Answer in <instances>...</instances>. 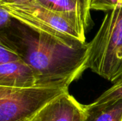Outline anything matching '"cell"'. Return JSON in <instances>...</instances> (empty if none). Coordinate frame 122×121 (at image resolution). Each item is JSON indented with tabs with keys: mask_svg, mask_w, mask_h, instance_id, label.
Instances as JSON below:
<instances>
[{
	"mask_svg": "<svg viewBox=\"0 0 122 121\" xmlns=\"http://www.w3.org/2000/svg\"><path fill=\"white\" fill-rule=\"evenodd\" d=\"M69 86H35L28 88L0 86V121H31Z\"/></svg>",
	"mask_w": 122,
	"mask_h": 121,
	"instance_id": "cell-4",
	"label": "cell"
},
{
	"mask_svg": "<svg viewBox=\"0 0 122 121\" xmlns=\"http://www.w3.org/2000/svg\"><path fill=\"white\" fill-rule=\"evenodd\" d=\"M0 40L14 48L21 59L34 70L36 86H69L86 70L87 44L82 47L71 48L17 21L0 31Z\"/></svg>",
	"mask_w": 122,
	"mask_h": 121,
	"instance_id": "cell-1",
	"label": "cell"
},
{
	"mask_svg": "<svg viewBox=\"0 0 122 121\" xmlns=\"http://www.w3.org/2000/svg\"><path fill=\"white\" fill-rule=\"evenodd\" d=\"M87 44L86 69L114 83L122 76V0L114 10L107 13Z\"/></svg>",
	"mask_w": 122,
	"mask_h": 121,
	"instance_id": "cell-3",
	"label": "cell"
},
{
	"mask_svg": "<svg viewBox=\"0 0 122 121\" xmlns=\"http://www.w3.org/2000/svg\"><path fill=\"white\" fill-rule=\"evenodd\" d=\"M20 60H21V58L16 49L3 40H0V65Z\"/></svg>",
	"mask_w": 122,
	"mask_h": 121,
	"instance_id": "cell-10",
	"label": "cell"
},
{
	"mask_svg": "<svg viewBox=\"0 0 122 121\" xmlns=\"http://www.w3.org/2000/svg\"><path fill=\"white\" fill-rule=\"evenodd\" d=\"M84 121H122V100L99 108L85 107Z\"/></svg>",
	"mask_w": 122,
	"mask_h": 121,
	"instance_id": "cell-8",
	"label": "cell"
},
{
	"mask_svg": "<svg viewBox=\"0 0 122 121\" xmlns=\"http://www.w3.org/2000/svg\"><path fill=\"white\" fill-rule=\"evenodd\" d=\"M84 106L67 92L50 103L31 121H74Z\"/></svg>",
	"mask_w": 122,
	"mask_h": 121,
	"instance_id": "cell-6",
	"label": "cell"
},
{
	"mask_svg": "<svg viewBox=\"0 0 122 121\" xmlns=\"http://www.w3.org/2000/svg\"><path fill=\"white\" fill-rule=\"evenodd\" d=\"M23 0H0V2H17Z\"/></svg>",
	"mask_w": 122,
	"mask_h": 121,
	"instance_id": "cell-14",
	"label": "cell"
},
{
	"mask_svg": "<svg viewBox=\"0 0 122 121\" xmlns=\"http://www.w3.org/2000/svg\"><path fill=\"white\" fill-rule=\"evenodd\" d=\"M11 16L39 33L47 34L71 48L84 46L86 31L71 17L46 8L23 2H0Z\"/></svg>",
	"mask_w": 122,
	"mask_h": 121,
	"instance_id": "cell-2",
	"label": "cell"
},
{
	"mask_svg": "<svg viewBox=\"0 0 122 121\" xmlns=\"http://www.w3.org/2000/svg\"><path fill=\"white\" fill-rule=\"evenodd\" d=\"M14 20L9 13L0 6V31H3L10 27Z\"/></svg>",
	"mask_w": 122,
	"mask_h": 121,
	"instance_id": "cell-12",
	"label": "cell"
},
{
	"mask_svg": "<svg viewBox=\"0 0 122 121\" xmlns=\"http://www.w3.org/2000/svg\"><path fill=\"white\" fill-rule=\"evenodd\" d=\"M36 83L35 72L22 59L0 65V86L28 88L35 86Z\"/></svg>",
	"mask_w": 122,
	"mask_h": 121,
	"instance_id": "cell-7",
	"label": "cell"
},
{
	"mask_svg": "<svg viewBox=\"0 0 122 121\" xmlns=\"http://www.w3.org/2000/svg\"><path fill=\"white\" fill-rule=\"evenodd\" d=\"M28 3L64 14L79 23L87 31L92 21L91 0H23Z\"/></svg>",
	"mask_w": 122,
	"mask_h": 121,
	"instance_id": "cell-5",
	"label": "cell"
},
{
	"mask_svg": "<svg viewBox=\"0 0 122 121\" xmlns=\"http://www.w3.org/2000/svg\"><path fill=\"white\" fill-rule=\"evenodd\" d=\"M84 116H85V106H84V108L77 113L74 121H84Z\"/></svg>",
	"mask_w": 122,
	"mask_h": 121,
	"instance_id": "cell-13",
	"label": "cell"
},
{
	"mask_svg": "<svg viewBox=\"0 0 122 121\" xmlns=\"http://www.w3.org/2000/svg\"><path fill=\"white\" fill-rule=\"evenodd\" d=\"M122 100V76L119 77L108 90L104 91L92 103L85 106L87 109L102 108Z\"/></svg>",
	"mask_w": 122,
	"mask_h": 121,
	"instance_id": "cell-9",
	"label": "cell"
},
{
	"mask_svg": "<svg viewBox=\"0 0 122 121\" xmlns=\"http://www.w3.org/2000/svg\"><path fill=\"white\" fill-rule=\"evenodd\" d=\"M121 0H91V10L112 11L120 4Z\"/></svg>",
	"mask_w": 122,
	"mask_h": 121,
	"instance_id": "cell-11",
	"label": "cell"
}]
</instances>
